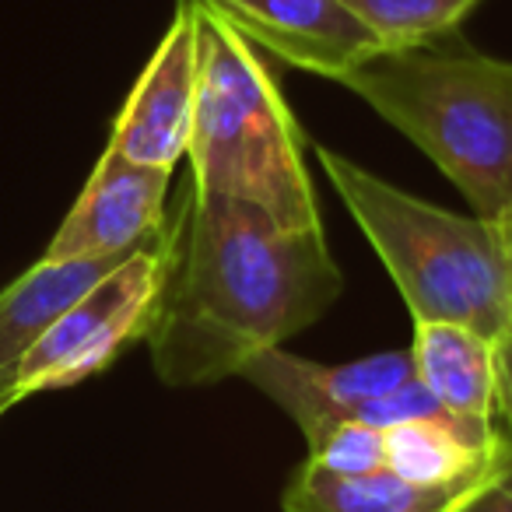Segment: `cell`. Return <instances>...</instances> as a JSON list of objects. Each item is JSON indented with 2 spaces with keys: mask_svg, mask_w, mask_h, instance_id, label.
I'll use <instances>...</instances> for the list:
<instances>
[{
  "mask_svg": "<svg viewBox=\"0 0 512 512\" xmlns=\"http://www.w3.org/2000/svg\"><path fill=\"white\" fill-rule=\"evenodd\" d=\"M316 467L330 474H372L386 470V442L383 428L362 425V421H341L330 432L309 446V456Z\"/></svg>",
  "mask_w": 512,
  "mask_h": 512,
  "instance_id": "5bb4252c",
  "label": "cell"
},
{
  "mask_svg": "<svg viewBox=\"0 0 512 512\" xmlns=\"http://www.w3.org/2000/svg\"><path fill=\"white\" fill-rule=\"evenodd\" d=\"M411 365L421 390L442 414L477 432H495V341L460 323H414Z\"/></svg>",
  "mask_w": 512,
  "mask_h": 512,
  "instance_id": "30bf717a",
  "label": "cell"
},
{
  "mask_svg": "<svg viewBox=\"0 0 512 512\" xmlns=\"http://www.w3.org/2000/svg\"><path fill=\"white\" fill-rule=\"evenodd\" d=\"M446 512H512V453Z\"/></svg>",
  "mask_w": 512,
  "mask_h": 512,
  "instance_id": "9a60e30c",
  "label": "cell"
},
{
  "mask_svg": "<svg viewBox=\"0 0 512 512\" xmlns=\"http://www.w3.org/2000/svg\"><path fill=\"white\" fill-rule=\"evenodd\" d=\"M383 50L418 46L456 32L484 0H341Z\"/></svg>",
  "mask_w": 512,
  "mask_h": 512,
  "instance_id": "4fadbf2b",
  "label": "cell"
},
{
  "mask_svg": "<svg viewBox=\"0 0 512 512\" xmlns=\"http://www.w3.org/2000/svg\"><path fill=\"white\" fill-rule=\"evenodd\" d=\"M169 183V169L137 165L106 144L85 190L46 246V256H116L137 249L169 214Z\"/></svg>",
  "mask_w": 512,
  "mask_h": 512,
  "instance_id": "9c48e42d",
  "label": "cell"
},
{
  "mask_svg": "<svg viewBox=\"0 0 512 512\" xmlns=\"http://www.w3.org/2000/svg\"><path fill=\"white\" fill-rule=\"evenodd\" d=\"M134 253V249H130ZM130 253L116 256H43L36 267L22 274L15 285L0 292V400H8V386L15 365L32 351V344L74 306L85 292H92L116 264ZM11 404V400H8Z\"/></svg>",
  "mask_w": 512,
  "mask_h": 512,
  "instance_id": "8fae6325",
  "label": "cell"
},
{
  "mask_svg": "<svg viewBox=\"0 0 512 512\" xmlns=\"http://www.w3.org/2000/svg\"><path fill=\"white\" fill-rule=\"evenodd\" d=\"M8 407H11V404H8V400H0V414H4V411H8Z\"/></svg>",
  "mask_w": 512,
  "mask_h": 512,
  "instance_id": "ac0fdd59",
  "label": "cell"
},
{
  "mask_svg": "<svg viewBox=\"0 0 512 512\" xmlns=\"http://www.w3.org/2000/svg\"><path fill=\"white\" fill-rule=\"evenodd\" d=\"M176 232L179 211H169L148 242H141L32 344L4 386L11 404L32 393L85 383L137 341H148L176 256Z\"/></svg>",
  "mask_w": 512,
  "mask_h": 512,
  "instance_id": "5b68a950",
  "label": "cell"
},
{
  "mask_svg": "<svg viewBox=\"0 0 512 512\" xmlns=\"http://www.w3.org/2000/svg\"><path fill=\"white\" fill-rule=\"evenodd\" d=\"M498 246H502V264H505V285H509V302H512V214H505L502 221H495Z\"/></svg>",
  "mask_w": 512,
  "mask_h": 512,
  "instance_id": "e0dca14e",
  "label": "cell"
},
{
  "mask_svg": "<svg viewBox=\"0 0 512 512\" xmlns=\"http://www.w3.org/2000/svg\"><path fill=\"white\" fill-rule=\"evenodd\" d=\"M260 57H274L295 71L344 81L369 60L379 39L341 0H200Z\"/></svg>",
  "mask_w": 512,
  "mask_h": 512,
  "instance_id": "ba28073f",
  "label": "cell"
},
{
  "mask_svg": "<svg viewBox=\"0 0 512 512\" xmlns=\"http://www.w3.org/2000/svg\"><path fill=\"white\" fill-rule=\"evenodd\" d=\"M176 256L148 334L158 379L176 390L239 376L285 348L344 292L323 228H281L260 207L183 186Z\"/></svg>",
  "mask_w": 512,
  "mask_h": 512,
  "instance_id": "6da1fadb",
  "label": "cell"
},
{
  "mask_svg": "<svg viewBox=\"0 0 512 512\" xmlns=\"http://www.w3.org/2000/svg\"><path fill=\"white\" fill-rule=\"evenodd\" d=\"M418 144L477 218L512 214V60L488 57L456 32L376 50L341 81Z\"/></svg>",
  "mask_w": 512,
  "mask_h": 512,
  "instance_id": "7a4b0ae2",
  "label": "cell"
},
{
  "mask_svg": "<svg viewBox=\"0 0 512 512\" xmlns=\"http://www.w3.org/2000/svg\"><path fill=\"white\" fill-rule=\"evenodd\" d=\"M239 376L302 428L306 446L341 421L386 428L407 418L442 414L414 376L411 351H383L344 365H320L292 355L288 348H271L249 358Z\"/></svg>",
  "mask_w": 512,
  "mask_h": 512,
  "instance_id": "8992f818",
  "label": "cell"
},
{
  "mask_svg": "<svg viewBox=\"0 0 512 512\" xmlns=\"http://www.w3.org/2000/svg\"><path fill=\"white\" fill-rule=\"evenodd\" d=\"M495 383H498V418L512 442V330L495 341Z\"/></svg>",
  "mask_w": 512,
  "mask_h": 512,
  "instance_id": "2e32d148",
  "label": "cell"
},
{
  "mask_svg": "<svg viewBox=\"0 0 512 512\" xmlns=\"http://www.w3.org/2000/svg\"><path fill=\"white\" fill-rule=\"evenodd\" d=\"M197 109V0H176V15L130 88L109 134V148L151 169L186 158Z\"/></svg>",
  "mask_w": 512,
  "mask_h": 512,
  "instance_id": "52a82bcc",
  "label": "cell"
},
{
  "mask_svg": "<svg viewBox=\"0 0 512 512\" xmlns=\"http://www.w3.org/2000/svg\"><path fill=\"white\" fill-rule=\"evenodd\" d=\"M484 477L467 484H414L397 477L393 470L330 474L313 460H306L288 481L281 505L285 512H446L467 491H474Z\"/></svg>",
  "mask_w": 512,
  "mask_h": 512,
  "instance_id": "7c38bea8",
  "label": "cell"
},
{
  "mask_svg": "<svg viewBox=\"0 0 512 512\" xmlns=\"http://www.w3.org/2000/svg\"><path fill=\"white\" fill-rule=\"evenodd\" d=\"M316 158L390 271L414 323H460L491 341L509 334L512 302L491 221L428 204L330 148Z\"/></svg>",
  "mask_w": 512,
  "mask_h": 512,
  "instance_id": "277c9868",
  "label": "cell"
},
{
  "mask_svg": "<svg viewBox=\"0 0 512 512\" xmlns=\"http://www.w3.org/2000/svg\"><path fill=\"white\" fill-rule=\"evenodd\" d=\"M197 190L260 207L281 228H323L306 141L264 57L197 0V109L190 137Z\"/></svg>",
  "mask_w": 512,
  "mask_h": 512,
  "instance_id": "3957f363",
  "label": "cell"
}]
</instances>
